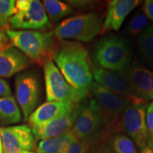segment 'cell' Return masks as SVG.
I'll return each instance as SVG.
<instances>
[{"mask_svg":"<svg viewBox=\"0 0 153 153\" xmlns=\"http://www.w3.org/2000/svg\"><path fill=\"white\" fill-rule=\"evenodd\" d=\"M51 59L67 82L86 99L93 82L87 48L77 41H59Z\"/></svg>","mask_w":153,"mask_h":153,"instance_id":"obj_1","label":"cell"},{"mask_svg":"<svg viewBox=\"0 0 153 153\" xmlns=\"http://www.w3.org/2000/svg\"><path fill=\"white\" fill-rule=\"evenodd\" d=\"M91 60L96 68L125 72L131 64V49L122 36L107 34L94 45Z\"/></svg>","mask_w":153,"mask_h":153,"instance_id":"obj_2","label":"cell"},{"mask_svg":"<svg viewBox=\"0 0 153 153\" xmlns=\"http://www.w3.org/2000/svg\"><path fill=\"white\" fill-rule=\"evenodd\" d=\"M11 45L21 51L30 62L43 65L51 57L57 43L53 31L5 30Z\"/></svg>","mask_w":153,"mask_h":153,"instance_id":"obj_3","label":"cell"},{"mask_svg":"<svg viewBox=\"0 0 153 153\" xmlns=\"http://www.w3.org/2000/svg\"><path fill=\"white\" fill-rule=\"evenodd\" d=\"M102 24V15L93 11L65 19L53 32L58 41L87 43L100 33Z\"/></svg>","mask_w":153,"mask_h":153,"instance_id":"obj_4","label":"cell"},{"mask_svg":"<svg viewBox=\"0 0 153 153\" xmlns=\"http://www.w3.org/2000/svg\"><path fill=\"white\" fill-rule=\"evenodd\" d=\"M16 13L10 21L12 30H43L51 26L41 1L18 0L16 1Z\"/></svg>","mask_w":153,"mask_h":153,"instance_id":"obj_5","label":"cell"},{"mask_svg":"<svg viewBox=\"0 0 153 153\" xmlns=\"http://www.w3.org/2000/svg\"><path fill=\"white\" fill-rule=\"evenodd\" d=\"M90 91L99 107L106 128L116 129L120 127V119L124 111L131 103L95 82L91 83Z\"/></svg>","mask_w":153,"mask_h":153,"instance_id":"obj_6","label":"cell"},{"mask_svg":"<svg viewBox=\"0 0 153 153\" xmlns=\"http://www.w3.org/2000/svg\"><path fill=\"white\" fill-rule=\"evenodd\" d=\"M105 123L94 99L82 101L79 114L70 132L75 140L87 139L104 133Z\"/></svg>","mask_w":153,"mask_h":153,"instance_id":"obj_7","label":"cell"},{"mask_svg":"<svg viewBox=\"0 0 153 153\" xmlns=\"http://www.w3.org/2000/svg\"><path fill=\"white\" fill-rule=\"evenodd\" d=\"M147 102L130 104L124 111L120 127L141 150L148 146L149 133L146 123Z\"/></svg>","mask_w":153,"mask_h":153,"instance_id":"obj_8","label":"cell"},{"mask_svg":"<svg viewBox=\"0 0 153 153\" xmlns=\"http://www.w3.org/2000/svg\"><path fill=\"white\" fill-rule=\"evenodd\" d=\"M43 72L47 101H70L80 103L85 99L67 82L52 60L43 65Z\"/></svg>","mask_w":153,"mask_h":153,"instance_id":"obj_9","label":"cell"},{"mask_svg":"<svg viewBox=\"0 0 153 153\" xmlns=\"http://www.w3.org/2000/svg\"><path fill=\"white\" fill-rule=\"evenodd\" d=\"M15 91L24 120H27L38 106L41 94L40 82L35 72L26 71L19 74L15 79Z\"/></svg>","mask_w":153,"mask_h":153,"instance_id":"obj_10","label":"cell"},{"mask_svg":"<svg viewBox=\"0 0 153 153\" xmlns=\"http://www.w3.org/2000/svg\"><path fill=\"white\" fill-rule=\"evenodd\" d=\"M126 72H113L95 67L92 70V77L101 87L123 97L131 104L146 102L135 95Z\"/></svg>","mask_w":153,"mask_h":153,"instance_id":"obj_11","label":"cell"},{"mask_svg":"<svg viewBox=\"0 0 153 153\" xmlns=\"http://www.w3.org/2000/svg\"><path fill=\"white\" fill-rule=\"evenodd\" d=\"M3 153H20L36 148L35 137L28 126L0 127Z\"/></svg>","mask_w":153,"mask_h":153,"instance_id":"obj_12","label":"cell"},{"mask_svg":"<svg viewBox=\"0 0 153 153\" xmlns=\"http://www.w3.org/2000/svg\"><path fill=\"white\" fill-rule=\"evenodd\" d=\"M82 102L77 103L70 111L43 124L40 127L31 128L35 140H43L54 138L68 133L71 131L77 117Z\"/></svg>","mask_w":153,"mask_h":153,"instance_id":"obj_13","label":"cell"},{"mask_svg":"<svg viewBox=\"0 0 153 153\" xmlns=\"http://www.w3.org/2000/svg\"><path fill=\"white\" fill-rule=\"evenodd\" d=\"M134 94L145 101L153 100V72L135 60L131 63L127 72Z\"/></svg>","mask_w":153,"mask_h":153,"instance_id":"obj_14","label":"cell"},{"mask_svg":"<svg viewBox=\"0 0 153 153\" xmlns=\"http://www.w3.org/2000/svg\"><path fill=\"white\" fill-rule=\"evenodd\" d=\"M143 2L139 0H113L108 2L106 16L100 34L110 30H118L131 11Z\"/></svg>","mask_w":153,"mask_h":153,"instance_id":"obj_15","label":"cell"},{"mask_svg":"<svg viewBox=\"0 0 153 153\" xmlns=\"http://www.w3.org/2000/svg\"><path fill=\"white\" fill-rule=\"evenodd\" d=\"M77 104L73 101H47L37 107L28 118L30 128L40 127L70 111Z\"/></svg>","mask_w":153,"mask_h":153,"instance_id":"obj_16","label":"cell"},{"mask_svg":"<svg viewBox=\"0 0 153 153\" xmlns=\"http://www.w3.org/2000/svg\"><path fill=\"white\" fill-rule=\"evenodd\" d=\"M30 61L13 45H6L0 50V77L9 78L27 69Z\"/></svg>","mask_w":153,"mask_h":153,"instance_id":"obj_17","label":"cell"},{"mask_svg":"<svg viewBox=\"0 0 153 153\" xmlns=\"http://www.w3.org/2000/svg\"><path fill=\"white\" fill-rule=\"evenodd\" d=\"M21 120L22 114L14 96L0 97V123L10 125L19 123Z\"/></svg>","mask_w":153,"mask_h":153,"instance_id":"obj_18","label":"cell"},{"mask_svg":"<svg viewBox=\"0 0 153 153\" xmlns=\"http://www.w3.org/2000/svg\"><path fill=\"white\" fill-rule=\"evenodd\" d=\"M137 45L141 61L153 70V24L140 34Z\"/></svg>","mask_w":153,"mask_h":153,"instance_id":"obj_19","label":"cell"},{"mask_svg":"<svg viewBox=\"0 0 153 153\" xmlns=\"http://www.w3.org/2000/svg\"><path fill=\"white\" fill-rule=\"evenodd\" d=\"M74 140L73 135L69 132L61 136L41 140L36 148V153H62Z\"/></svg>","mask_w":153,"mask_h":153,"instance_id":"obj_20","label":"cell"},{"mask_svg":"<svg viewBox=\"0 0 153 153\" xmlns=\"http://www.w3.org/2000/svg\"><path fill=\"white\" fill-rule=\"evenodd\" d=\"M44 9L49 20L53 22H57L62 18L74 14L73 7L65 1L58 0H44L42 1Z\"/></svg>","mask_w":153,"mask_h":153,"instance_id":"obj_21","label":"cell"},{"mask_svg":"<svg viewBox=\"0 0 153 153\" xmlns=\"http://www.w3.org/2000/svg\"><path fill=\"white\" fill-rule=\"evenodd\" d=\"M102 134L93 137L82 140H74L67 147L62 153H89L91 148L106 134Z\"/></svg>","mask_w":153,"mask_h":153,"instance_id":"obj_22","label":"cell"},{"mask_svg":"<svg viewBox=\"0 0 153 153\" xmlns=\"http://www.w3.org/2000/svg\"><path fill=\"white\" fill-rule=\"evenodd\" d=\"M148 19L143 11L142 8L139 9L132 17L125 32L129 36L140 35L148 27Z\"/></svg>","mask_w":153,"mask_h":153,"instance_id":"obj_23","label":"cell"},{"mask_svg":"<svg viewBox=\"0 0 153 153\" xmlns=\"http://www.w3.org/2000/svg\"><path fill=\"white\" fill-rule=\"evenodd\" d=\"M16 11V1L0 0V28L10 29V21Z\"/></svg>","mask_w":153,"mask_h":153,"instance_id":"obj_24","label":"cell"},{"mask_svg":"<svg viewBox=\"0 0 153 153\" xmlns=\"http://www.w3.org/2000/svg\"><path fill=\"white\" fill-rule=\"evenodd\" d=\"M111 145L116 153H137L135 145L123 134H116L111 138Z\"/></svg>","mask_w":153,"mask_h":153,"instance_id":"obj_25","label":"cell"},{"mask_svg":"<svg viewBox=\"0 0 153 153\" xmlns=\"http://www.w3.org/2000/svg\"><path fill=\"white\" fill-rule=\"evenodd\" d=\"M89 153H116L113 148L108 133H106L89 151Z\"/></svg>","mask_w":153,"mask_h":153,"instance_id":"obj_26","label":"cell"},{"mask_svg":"<svg viewBox=\"0 0 153 153\" xmlns=\"http://www.w3.org/2000/svg\"><path fill=\"white\" fill-rule=\"evenodd\" d=\"M65 2L72 6L73 9L81 11L93 9V8H95L100 4L99 1H91V0H68V1H65Z\"/></svg>","mask_w":153,"mask_h":153,"instance_id":"obj_27","label":"cell"},{"mask_svg":"<svg viewBox=\"0 0 153 153\" xmlns=\"http://www.w3.org/2000/svg\"><path fill=\"white\" fill-rule=\"evenodd\" d=\"M146 123L149 137L153 136V101L148 104L146 108Z\"/></svg>","mask_w":153,"mask_h":153,"instance_id":"obj_28","label":"cell"},{"mask_svg":"<svg viewBox=\"0 0 153 153\" xmlns=\"http://www.w3.org/2000/svg\"><path fill=\"white\" fill-rule=\"evenodd\" d=\"M142 9L147 18L153 22V0L145 1Z\"/></svg>","mask_w":153,"mask_h":153,"instance_id":"obj_29","label":"cell"},{"mask_svg":"<svg viewBox=\"0 0 153 153\" xmlns=\"http://www.w3.org/2000/svg\"><path fill=\"white\" fill-rule=\"evenodd\" d=\"M11 95L10 87L7 82L0 77V97H9Z\"/></svg>","mask_w":153,"mask_h":153,"instance_id":"obj_30","label":"cell"},{"mask_svg":"<svg viewBox=\"0 0 153 153\" xmlns=\"http://www.w3.org/2000/svg\"><path fill=\"white\" fill-rule=\"evenodd\" d=\"M9 41V40L8 37H7L5 30H4L0 28V43L7 44V42Z\"/></svg>","mask_w":153,"mask_h":153,"instance_id":"obj_31","label":"cell"},{"mask_svg":"<svg viewBox=\"0 0 153 153\" xmlns=\"http://www.w3.org/2000/svg\"><path fill=\"white\" fill-rule=\"evenodd\" d=\"M140 153H153V150L147 146L140 150Z\"/></svg>","mask_w":153,"mask_h":153,"instance_id":"obj_32","label":"cell"},{"mask_svg":"<svg viewBox=\"0 0 153 153\" xmlns=\"http://www.w3.org/2000/svg\"><path fill=\"white\" fill-rule=\"evenodd\" d=\"M148 147H149L151 150H153V136L151 137H149L148 143Z\"/></svg>","mask_w":153,"mask_h":153,"instance_id":"obj_33","label":"cell"},{"mask_svg":"<svg viewBox=\"0 0 153 153\" xmlns=\"http://www.w3.org/2000/svg\"><path fill=\"white\" fill-rule=\"evenodd\" d=\"M0 153H3V150H2V144H1V137H0Z\"/></svg>","mask_w":153,"mask_h":153,"instance_id":"obj_34","label":"cell"},{"mask_svg":"<svg viewBox=\"0 0 153 153\" xmlns=\"http://www.w3.org/2000/svg\"><path fill=\"white\" fill-rule=\"evenodd\" d=\"M6 45H7V44H4V43H0V50H1L2 48H4Z\"/></svg>","mask_w":153,"mask_h":153,"instance_id":"obj_35","label":"cell"},{"mask_svg":"<svg viewBox=\"0 0 153 153\" xmlns=\"http://www.w3.org/2000/svg\"><path fill=\"white\" fill-rule=\"evenodd\" d=\"M20 153H34V152H30V151H25V152H20Z\"/></svg>","mask_w":153,"mask_h":153,"instance_id":"obj_36","label":"cell"}]
</instances>
